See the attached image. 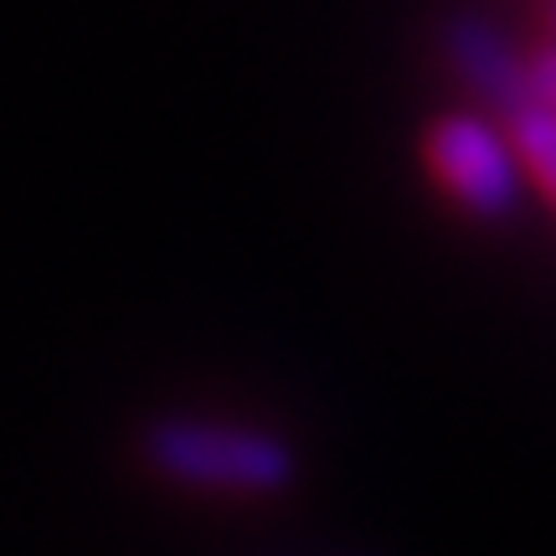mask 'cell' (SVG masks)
<instances>
[{
    "mask_svg": "<svg viewBox=\"0 0 556 556\" xmlns=\"http://www.w3.org/2000/svg\"><path fill=\"white\" fill-rule=\"evenodd\" d=\"M150 458L170 479L201 490H232V495H268L283 490L294 475L289 448L253 428H222V422H165L150 438Z\"/></svg>",
    "mask_w": 556,
    "mask_h": 556,
    "instance_id": "6da1fadb",
    "label": "cell"
},
{
    "mask_svg": "<svg viewBox=\"0 0 556 556\" xmlns=\"http://www.w3.org/2000/svg\"><path fill=\"white\" fill-rule=\"evenodd\" d=\"M428 165L448 186L458 206L475 217H505L520 197V165L510 155V139L479 114H454L428 135Z\"/></svg>",
    "mask_w": 556,
    "mask_h": 556,
    "instance_id": "7a4b0ae2",
    "label": "cell"
},
{
    "mask_svg": "<svg viewBox=\"0 0 556 556\" xmlns=\"http://www.w3.org/2000/svg\"><path fill=\"white\" fill-rule=\"evenodd\" d=\"M448 58L464 73V83L475 88L479 99L500 103L505 114L520 103H541L531 99V78H526V62H516V52L505 47L500 31H490L484 21H454L448 31Z\"/></svg>",
    "mask_w": 556,
    "mask_h": 556,
    "instance_id": "3957f363",
    "label": "cell"
},
{
    "mask_svg": "<svg viewBox=\"0 0 556 556\" xmlns=\"http://www.w3.org/2000/svg\"><path fill=\"white\" fill-rule=\"evenodd\" d=\"M510 139H516V165L531 170L541 197H552V150H556V119H552V103H520L510 109Z\"/></svg>",
    "mask_w": 556,
    "mask_h": 556,
    "instance_id": "277c9868",
    "label": "cell"
}]
</instances>
